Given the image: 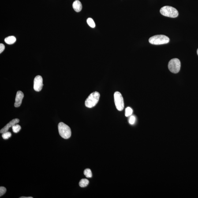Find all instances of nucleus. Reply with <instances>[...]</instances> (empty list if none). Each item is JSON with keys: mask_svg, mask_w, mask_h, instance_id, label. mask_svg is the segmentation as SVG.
I'll return each mask as SVG.
<instances>
[{"mask_svg": "<svg viewBox=\"0 0 198 198\" xmlns=\"http://www.w3.org/2000/svg\"><path fill=\"white\" fill-rule=\"evenodd\" d=\"M24 97V95L23 92L20 91H17L16 94L15 102L14 103L15 107L17 108L21 106Z\"/></svg>", "mask_w": 198, "mask_h": 198, "instance_id": "1a4fd4ad", "label": "nucleus"}, {"mask_svg": "<svg viewBox=\"0 0 198 198\" xmlns=\"http://www.w3.org/2000/svg\"><path fill=\"white\" fill-rule=\"evenodd\" d=\"M20 198H33L32 197H26L22 196L20 197Z\"/></svg>", "mask_w": 198, "mask_h": 198, "instance_id": "412c9836", "label": "nucleus"}, {"mask_svg": "<svg viewBox=\"0 0 198 198\" xmlns=\"http://www.w3.org/2000/svg\"><path fill=\"white\" fill-rule=\"evenodd\" d=\"M149 41L151 44L161 45L169 43L170 39L164 35H156L150 38Z\"/></svg>", "mask_w": 198, "mask_h": 198, "instance_id": "f03ea898", "label": "nucleus"}, {"mask_svg": "<svg viewBox=\"0 0 198 198\" xmlns=\"http://www.w3.org/2000/svg\"><path fill=\"white\" fill-rule=\"evenodd\" d=\"M6 192V189L5 187L1 186L0 187V196L1 197Z\"/></svg>", "mask_w": 198, "mask_h": 198, "instance_id": "a211bd4d", "label": "nucleus"}, {"mask_svg": "<svg viewBox=\"0 0 198 198\" xmlns=\"http://www.w3.org/2000/svg\"><path fill=\"white\" fill-rule=\"evenodd\" d=\"M72 6H73V8L75 11L77 12L81 11L82 8L81 3L78 0H76V1H75L73 3Z\"/></svg>", "mask_w": 198, "mask_h": 198, "instance_id": "9d476101", "label": "nucleus"}, {"mask_svg": "<svg viewBox=\"0 0 198 198\" xmlns=\"http://www.w3.org/2000/svg\"><path fill=\"white\" fill-rule=\"evenodd\" d=\"M99 97L100 94L99 92L97 91L92 92L86 99L85 102L86 107L91 108L95 106L99 100Z\"/></svg>", "mask_w": 198, "mask_h": 198, "instance_id": "f257e3e1", "label": "nucleus"}, {"mask_svg": "<svg viewBox=\"0 0 198 198\" xmlns=\"http://www.w3.org/2000/svg\"><path fill=\"white\" fill-rule=\"evenodd\" d=\"M43 78L41 76L38 75L35 77L34 82V88L35 91H39L41 90L43 84Z\"/></svg>", "mask_w": 198, "mask_h": 198, "instance_id": "0eeeda50", "label": "nucleus"}, {"mask_svg": "<svg viewBox=\"0 0 198 198\" xmlns=\"http://www.w3.org/2000/svg\"><path fill=\"white\" fill-rule=\"evenodd\" d=\"M132 110L130 107L127 108L125 109V116L126 117L132 115Z\"/></svg>", "mask_w": 198, "mask_h": 198, "instance_id": "f3484780", "label": "nucleus"}, {"mask_svg": "<svg viewBox=\"0 0 198 198\" xmlns=\"http://www.w3.org/2000/svg\"><path fill=\"white\" fill-rule=\"evenodd\" d=\"M89 181L88 180L86 179H83L80 180L79 183V185L81 188H84L86 187L88 185Z\"/></svg>", "mask_w": 198, "mask_h": 198, "instance_id": "f8f14e48", "label": "nucleus"}, {"mask_svg": "<svg viewBox=\"0 0 198 198\" xmlns=\"http://www.w3.org/2000/svg\"><path fill=\"white\" fill-rule=\"evenodd\" d=\"M84 174L87 177H92V172L90 169H86L84 171Z\"/></svg>", "mask_w": 198, "mask_h": 198, "instance_id": "2eb2a0df", "label": "nucleus"}, {"mask_svg": "<svg viewBox=\"0 0 198 198\" xmlns=\"http://www.w3.org/2000/svg\"><path fill=\"white\" fill-rule=\"evenodd\" d=\"M19 121H20V120L18 119H15L12 120L1 129L0 131V133L3 134L4 132H8L10 128L12 127L16 124H17L19 122Z\"/></svg>", "mask_w": 198, "mask_h": 198, "instance_id": "6e6552de", "label": "nucleus"}, {"mask_svg": "<svg viewBox=\"0 0 198 198\" xmlns=\"http://www.w3.org/2000/svg\"><path fill=\"white\" fill-rule=\"evenodd\" d=\"M5 46L2 43L0 44V53L3 52V51L5 50Z\"/></svg>", "mask_w": 198, "mask_h": 198, "instance_id": "aec40b11", "label": "nucleus"}, {"mask_svg": "<svg viewBox=\"0 0 198 198\" xmlns=\"http://www.w3.org/2000/svg\"><path fill=\"white\" fill-rule=\"evenodd\" d=\"M135 121H136V118H135L134 116H131L130 118L129 119V123L131 125H133Z\"/></svg>", "mask_w": 198, "mask_h": 198, "instance_id": "6ab92c4d", "label": "nucleus"}, {"mask_svg": "<svg viewBox=\"0 0 198 198\" xmlns=\"http://www.w3.org/2000/svg\"><path fill=\"white\" fill-rule=\"evenodd\" d=\"M181 62L177 58H174L169 61L168 68L172 73H177L180 71L181 68Z\"/></svg>", "mask_w": 198, "mask_h": 198, "instance_id": "39448f33", "label": "nucleus"}, {"mask_svg": "<svg viewBox=\"0 0 198 198\" xmlns=\"http://www.w3.org/2000/svg\"><path fill=\"white\" fill-rule=\"evenodd\" d=\"M114 97L116 108L119 111H121L124 108V100L122 95L119 92L116 91L114 93Z\"/></svg>", "mask_w": 198, "mask_h": 198, "instance_id": "423d86ee", "label": "nucleus"}, {"mask_svg": "<svg viewBox=\"0 0 198 198\" xmlns=\"http://www.w3.org/2000/svg\"><path fill=\"white\" fill-rule=\"evenodd\" d=\"M87 24L90 27L92 28H95V22L92 18H88L87 19Z\"/></svg>", "mask_w": 198, "mask_h": 198, "instance_id": "ddd939ff", "label": "nucleus"}, {"mask_svg": "<svg viewBox=\"0 0 198 198\" xmlns=\"http://www.w3.org/2000/svg\"><path fill=\"white\" fill-rule=\"evenodd\" d=\"M58 129L60 136L64 139L69 138L71 136L70 128L64 123L60 122L59 123Z\"/></svg>", "mask_w": 198, "mask_h": 198, "instance_id": "20e7f679", "label": "nucleus"}, {"mask_svg": "<svg viewBox=\"0 0 198 198\" xmlns=\"http://www.w3.org/2000/svg\"><path fill=\"white\" fill-rule=\"evenodd\" d=\"M12 128L13 132H14V133H17L21 129V126L18 125H17V124L14 125L13 126H12Z\"/></svg>", "mask_w": 198, "mask_h": 198, "instance_id": "4468645a", "label": "nucleus"}, {"mask_svg": "<svg viewBox=\"0 0 198 198\" xmlns=\"http://www.w3.org/2000/svg\"><path fill=\"white\" fill-rule=\"evenodd\" d=\"M16 39L14 36H10L5 39V41L8 45H12L16 42Z\"/></svg>", "mask_w": 198, "mask_h": 198, "instance_id": "9b49d317", "label": "nucleus"}, {"mask_svg": "<svg viewBox=\"0 0 198 198\" xmlns=\"http://www.w3.org/2000/svg\"><path fill=\"white\" fill-rule=\"evenodd\" d=\"M12 136V134L10 132H6L3 133L2 137L4 140H7Z\"/></svg>", "mask_w": 198, "mask_h": 198, "instance_id": "dca6fc26", "label": "nucleus"}, {"mask_svg": "<svg viewBox=\"0 0 198 198\" xmlns=\"http://www.w3.org/2000/svg\"><path fill=\"white\" fill-rule=\"evenodd\" d=\"M160 13L162 15L171 18H175L178 16V11L175 8L170 6H165L160 10Z\"/></svg>", "mask_w": 198, "mask_h": 198, "instance_id": "7ed1b4c3", "label": "nucleus"}, {"mask_svg": "<svg viewBox=\"0 0 198 198\" xmlns=\"http://www.w3.org/2000/svg\"><path fill=\"white\" fill-rule=\"evenodd\" d=\"M197 54L198 55V49H197Z\"/></svg>", "mask_w": 198, "mask_h": 198, "instance_id": "4be33fe9", "label": "nucleus"}]
</instances>
